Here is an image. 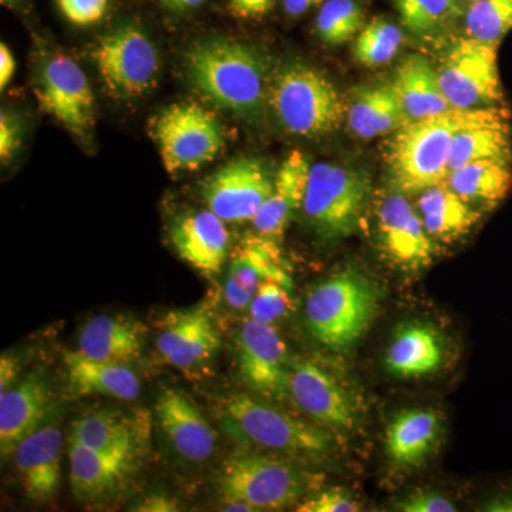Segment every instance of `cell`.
I'll list each match as a JSON object with an SVG mask.
<instances>
[{
	"label": "cell",
	"mask_w": 512,
	"mask_h": 512,
	"mask_svg": "<svg viewBox=\"0 0 512 512\" xmlns=\"http://www.w3.org/2000/svg\"><path fill=\"white\" fill-rule=\"evenodd\" d=\"M184 64L192 86L220 109L241 117L264 109L271 80L255 47L231 39L201 40L188 49Z\"/></svg>",
	"instance_id": "cell-1"
},
{
	"label": "cell",
	"mask_w": 512,
	"mask_h": 512,
	"mask_svg": "<svg viewBox=\"0 0 512 512\" xmlns=\"http://www.w3.org/2000/svg\"><path fill=\"white\" fill-rule=\"evenodd\" d=\"M476 110L454 109L397 128L384 150L394 190L421 194L446 183L454 136L473 119Z\"/></svg>",
	"instance_id": "cell-2"
},
{
	"label": "cell",
	"mask_w": 512,
	"mask_h": 512,
	"mask_svg": "<svg viewBox=\"0 0 512 512\" xmlns=\"http://www.w3.org/2000/svg\"><path fill=\"white\" fill-rule=\"evenodd\" d=\"M382 302V289L356 266L340 269L306 299V322L313 338L345 352L365 335Z\"/></svg>",
	"instance_id": "cell-3"
},
{
	"label": "cell",
	"mask_w": 512,
	"mask_h": 512,
	"mask_svg": "<svg viewBox=\"0 0 512 512\" xmlns=\"http://www.w3.org/2000/svg\"><path fill=\"white\" fill-rule=\"evenodd\" d=\"M268 101L288 133L320 137L338 130L346 104L328 77L308 63L288 62L276 70Z\"/></svg>",
	"instance_id": "cell-4"
},
{
	"label": "cell",
	"mask_w": 512,
	"mask_h": 512,
	"mask_svg": "<svg viewBox=\"0 0 512 512\" xmlns=\"http://www.w3.org/2000/svg\"><path fill=\"white\" fill-rule=\"evenodd\" d=\"M220 416L229 436L247 446L313 458L328 456L333 450L330 431L296 419L247 394L224 400Z\"/></svg>",
	"instance_id": "cell-5"
},
{
	"label": "cell",
	"mask_w": 512,
	"mask_h": 512,
	"mask_svg": "<svg viewBox=\"0 0 512 512\" xmlns=\"http://www.w3.org/2000/svg\"><path fill=\"white\" fill-rule=\"evenodd\" d=\"M217 484L225 511H278L302 497L308 478L285 461L242 451L221 464Z\"/></svg>",
	"instance_id": "cell-6"
},
{
	"label": "cell",
	"mask_w": 512,
	"mask_h": 512,
	"mask_svg": "<svg viewBox=\"0 0 512 512\" xmlns=\"http://www.w3.org/2000/svg\"><path fill=\"white\" fill-rule=\"evenodd\" d=\"M370 194L372 183L362 171L339 164H313L302 210L319 237L335 241L359 229Z\"/></svg>",
	"instance_id": "cell-7"
},
{
	"label": "cell",
	"mask_w": 512,
	"mask_h": 512,
	"mask_svg": "<svg viewBox=\"0 0 512 512\" xmlns=\"http://www.w3.org/2000/svg\"><path fill=\"white\" fill-rule=\"evenodd\" d=\"M164 168L170 174L195 171L215 160L227 143L221 121L197 103H175L151 124Z\"/></svg>",
	"instance_id": "cell-8"
},
{
	"label": "cell",
	"mask_w": 512,
	"mask_h": 512,
	"mask_svg": "<svg viewBox=\"0 0 512 512\" xmlns=\"http://www.w3.org/2000/svg\"><path fill=\"white\" fill-rule=\"evenodd\" d=\"M104 87L121 100L137 99L156 86L160 57L146 33L134 25L106 33L93 49Z\"/></svg>",
	"instance_id": "cell-9"
},
{
	"label": "cell",
	"mask_w": 512,
	"mask_h": 512,
	"mask_svg": "<svg viewBox=\"0 0 512 512\" xmlns=\"http://www.w3.org/2000/svg\"><path fill=\"white\" fill-rule=\"evenodd\" d=\"M497 49L466 37L448 50L437 74L441 90L454 109L504 106Z\"/></svg>",
	"instance_id": "cell-10"
},
{
	"label": "cell",
	"mask_w": 512,
	"mask_h": 512,
	"mask_svg": "<svg viewBox=\"0 0 512 512\" xmlns=\"http://www.w3.org/2000/svg\"><path fill=\"white\" fill-rule=\"evenodd\" d=\"M40 109L59 121L73 136L87 138L94 127L92 86L79 63L64 53L47 56L35 80Z\"/></svg>",
	"instance_id": "cell-11"
},
{
	"label": "cell",
	"mask_w": 512,
	"mask_h": 512,
	"mask_svg": "<svg viewBox=\"0 0 512 512\" xmlns=\"http://www.w3.org/2000/svg\"><path fill=\"white\" fill-rule=\"evenodd\" d=\"M274 181L261 161L241 157L205 178L201 195L222 221L241 224L254 220L274 190Z\"/></svg>",
	"instance_id": "cell-12"
},
{
	"label": "cell",
	"mask_w": 512,
	"mask_h": 512,
	"mask_svg": "<svg viewBox=\"0 0 512 512\" xmlns=\"http://www.w3.org/2000/svg\"><path fill=\"white\" fill-rule=\"evenodd\" d=\"M376 228L383 255L396 268L419 272L433 262L436 255L433 238L403 192H390L380 200Z\"/></svg>",
	"instance_id": "cell-13"
},
{
	"label": "cell",
	"mask_w": 512,
	"mask_h": 512,
	"mask_svg": "<svg viewBox=\"0 0 512 512\" xmlns=\"http://www.w3.org/2000/svg\"><path fill=\"white\" fill-rule=\"evenodd\" d=\"M74 440L106 456L140 464L151 441V417L144 410L94 409L73 423Z\"/></svg>",
	"instance_id": "cell-14"
},
{
	"label": "cell",
	"mask_w": 512,
	"mask_h": 512,
	"mask_svg": "<svg viewBox=\"0 0 512 512\" xmlns=\"http://www.w3.org/2000/svg\"><path fill=\"white\" fill-rule=\"evenodd\" d=\"M220 345V333L210 311L197 306L165 315L156 346L160 362L188 373L210 365Z\"/></svg>",
	"instance_id": "cell-15"
},
{
	"label": "cell",
	"mask_w": 512,
	"mask_h": 512,
	"mask_svg": "<svg viewBox=\"0 0 512 512\" xmlns=\"http://www.w3.org/2000/svg\"><path fill=\"white\" fill-rule=\"evenodd\" d=\"M237 348L239 372L252 390L268 397L288 394L291 359L274 326L245 320L239 329Z\"/></svg>",
	"instance_id": "cell-16"
},
{
	"label": "cell",
	"mask_w": 512,
	"mask_h": 512,
	"mask_svg": "<svg viewBox=\"0 0 512 512\" xmlns=\"http://www.w3.org/2000/svg\"><path fill=\"white\" fill-rule=\"evenodd\" d=\"M288 394L320 426L352 430L357 409L352 396L329 372L305 360H291Z\"/></svg>",
	"instance_id": "cell-17"
},
{
	"label": "cell",
	"mask_w": 512,
	"mask_h": 512,
	"mask_svg": "<svg viewBox=\"0 0 512 512\" xmlns=\"http://www.w3.org/2000/svg\"><path fill=\"white\" fill-rule=\"evenodd\" d=\"M265 281L281 282L292 288V278L274 239L256 235L239 245L224 285L229 308L244 311L251 305L259 286Z\"/></svg>",
	"instance_id": "cell-18"
},
{
	"label": "cell",
	"mask_w": 512,
	"mask_h": 512,
	"mask_svg": "<svg viewBox=\"0 0 512 512\" xmlns=\"http://www.w3.org/2000/svg\"><path fill=\"white\" fill-rule=\"evenodd\" d=\"M158 424L174 453L190 463H204L215 453L217 433L190 397L164 389L156 403Z\"/></svg>",
	"instance_id": "cell-19"
},
{
	"label": "cell",
	"mask_w": 512,
	"mask_h": 512,
	"mask_svg": "<svg viewBox=\"0 0 512 512\" xmlns=\"http://www.w3.org/2000/svg\"><path fill=\"white\" fill-rule=\"evenodd\" d=\"M53 412V392L42 373L26 376L22 382L0 394V451L12 456L23 439L40 429Z\"/></svg>",
	"instance_id": "cell-20"
},
{
	"label": "cell",
	"mask_w": 512,
	"mask_h": 512,
	"mask_svg": "<svg viewBox=\"0 0 512 512\" xmlns=\"http://www.w3.org/2000/svg\"><path fill=\"white\" fill-rule=\"evenodd\" d=\"M63 436L47 421L13 451L16 471L29 500L45 503L55 497L62 481Z\"/></svg>",
	"instance_id": "cell-21"
},
{
	"label": "cell",
	"mask_w": 512,
	"mask_h": 512,
	"mask_svg": "<svg viewBox=\"0 0 512 512\" xmlns=\"http://www.w3.org/2000/svg\"><path fill=\"white\" fill-rule=\"evenodd\" d=\"M170 239L178 256L207 278L220 274L227 261L228 229L225 221L210 210L175 218Z\"/></svg>",
	"instance_id": "cell-22"
},
{
	"label": "cell",
	"mask_w": 512,
	"mask_h": 512,
	"mask_svg": "<svg viewBox=\"0 0 512 512\" xmlns=\"http://www.w3.org/2000/svg\"><path fill=\"white\" fill-rule=\"evenodd\" d=\"M511 114L504 106L477 109L473 119L460 128L451 147L450 173L478 160L511 163Z\"/></svg>",
	"instance_id": "cell-23"
},
{
	"label": "cell",
	"mask_w": 512,
	"mask_h": 512,
	"mask_svg": "<svg viewBox=\"0 0 512 512\" xmlns=\"http://www.w3.org/2000/svg\"><path fill=\"white\" fill-rule=\"evenodd\" d=\"M312 164L301 151L285 158L274 181V190L252 224L259 235L278 242L284 237L293 215L302 210Z\"/></svg>",
	"instance_id": "cell-24"
},
{
	"label": "cell",
	"mask_w": 512,
	"mask_h": 512,
	"mask_svg": "<svg viewBox=\"0 0 512 512\" xmlns=\"http://www.w3.org/2000/svg\"><path fill=\"white\" fill-rule=\"evenodd\" d=\"M63 363L66 367L67 387L72 397L103 394L124 402H133L140 396V380L123 363L93 359L79 350H66Z\"/></svg>",
	"instance_id": "cell-25"
},
{
	"label": "cell",
	"mask_w": 512,
	"mask_h": 512,
	"mask_svg": "<svg viewBox=\"0 0 512 512\" xmlns=\"http://www.w3.org/2000/svg\"><path fill=\"white\" fill-rule=\"evenodd\" d=\"M70 484L80 500L94 501L116 493L137 471V464L106 456L70 437Z\"/></svg>",
	"instance_id": "cell-26"
},
{
	"label": "cell",
	"mask_w": 512,
	"mask_h": 512,
	"mask_svg": "<svg viewBox=\"0 0 512 512\" xmlns=\"http://www.w3.org/2000/svg\"><path fill=\"white\" fill-rule=\"evenodd\" d=\"M146 332V326L131 316H96L80 330L79 352L128 365L141 356Z\"/></svg>",
	"instance_id": "cell-27"
},
{
	"label": "cell",
	"mask_w": 512,
	"mask_h": 512,
	"mask_svg": "<svg viewBox=\"0 0 512 512\" xmlns=\"http://www.w3.org/2000/svg\"><path fill=\"white\" fill-rule=\"evenodd\" d=\"M392 84L407 121L429 119L454 110L441 90L437 70L424 56H407L397 67Z\"/></svg>",
	"instance_id": "cell-28"
},
{
	"label": "cell",
	"mask_w": 512,
	"mask_h": 512,
	"mask_svg": "<svg viewBox=\"0 0 512 512\" xmlns=\"http://www.w3.org/2000/svg\"><path fill=\"white\" fill-rule=\"evenodd\" d=\"M443 359L440 333L433 326L412 323L397 330L384 357V366L393 376L414 379L437 372Z\"/></svg>",
	"instance_id": "cell-29"
},
{
	"label": "cell",
	"mask_w": 512,
	"mask_h": 512,
	"mask_svg": "<svg viewBox=\"0 0 512 512\" xmlns=\"http://www.w3.org/2000/svg\"><path fill=\"white\" fill-rule=\"evenodd\" d=\"M440 431L439 414L434 410H403L387 426V456L396 466H419L436 447Z\"/></svg>",
	"instance_id": "cell-30"
},
{
	"label": "cell",
	"mask_w": 512,
	"mask_h": 512,
	"mask_svg": "<svg viewBox=\"0 0 512 512\" xmlns=\"http://www.w3.org/2000/svg\"><path fill=\"white\" fill-rule=\"evenodd\" d=\"M346 119L350 130L360 138L384 136L407 123L393 84L356 89L346 111Z\"/></svg>",
	"instance_id": "cell-31"
},
{
	"label": "cell",
	"mask_w": 512,
	"mask_h": 512,
	"mask_svg": "<svg viewBox=\"0 0 512 512\" xmlns=\"http://www.w3.org/2000/svg\"><path fill=\"white\" fill-rule=\"evenodd\" d=\"M417 207L430 237L446 242L467 235L483 217V212L463 200L446 183L421 192Z\"/></svg>",
	"instance_id": "cell-32"
},
{
	"label": "cell",
	"mask_w": 512,
	"mask_h": 512,
	"mask_svg": "<svg viewBox=\"0 0 512 512\" xmlns=\"http://www.w3.org/2000/svg\"><path fill=\"white\" fill-rule=\"evenodd\" d=\"M446 184L474 207L493 210L512 190L511 163L478 160L448 173Z\"/></svg>",
	"instance_id": "cell-33"
},
{
	"label": "cell",
	"mask_w": 512,
	"mask_h": 512,
	"mask_svg": "<svg viewBox=\"0 0 512 512\" xmlns=\"http://www.w3.org/2000/svg\"><path fill=\"white\" fill-rule=\"evenodd\" d=\"M365 26L366 13L359 0H326L316 18V32L330 46L345 45Z\"/></svg>",
	"instance_id": "cell-34"
},
{
	"label": "cell",
	"mask_w": 512,
	"mask_h": 512,
	"mask_svg": "<svg viewBox=\"0 0 512 512\" xmlns=\"http://www.w3.org/2000/svg\"><path fill=\"white\" fill-rule=\"evenodd\" d=\"M402 45L403 33L399 26L387 19L376 18L356 36L353 56L363 66L379 67L393 60Z\"/></svg>",
	"instance_id": "cell-35"
},
{
	"label": "cell",
	"mask_w": 512,
	"mask_h": 512,
	"mask_svg": "<svg viewBox=\"0 0 512 512\" xmlns=\"http://www.w3.org/2000/svg\"><path fill=\"white\" fill-rule=\"evenodd\" d=\"M512 30V0H477L466 13V33L485 45L500 46Z\"/></svg>",
	"instance_id": "cell-36"
},
{
	"label": "cell",
	"mask_w": 512,
	"mask_h": 512,
	"mask_svg": "<svg viewBox=\"0 0 512 512\" xmlns=\"http://www.w3.org/2000/svg\"><path fill=\"white\" fill-rule=\"evenodd\" d=\"M403 26L416 35H427L451 22L460 9L457 0H394Z\"/></svg>",
	"instance_id": "cell-37"
},
{
	"label": "cell",
	"mask_w": 512,
	"mask_h": 512,
	"mask_svg": "<svg viewBox=\"0 0 512 512\" xmlns=\"http://www.w3.org/2000/svg\"><path fill=\"white\" fill-rule=\"evenodd\" d=\"M291 291L292 288L282 285L281 282H262L249 305V318L274 325L291 311Z\"/></svg>",
	"instance_id": "cell-38"
},
{
	"label": "cell",
	"mask_w": 512,
	"mask_h": 512,
	"mask_svg": "<svg viewBox=\"0 0 512 512\" xmlns=\"http://www.w3.org/2000/svg\"><path fill=\"white\" fill-rule=\"evenodd\" d=\"M359 504L342 488H328L299 505V512H357Z\"/></svg>",
	"instance_id": "cell-39"
},
{
	"label": "cell",
	"mask_w": 512,
	"mask_h": 512,
	"mask_svg": "<svg viewBox=\"0 0 512 512\" xmlns=\"http://www.w3.org/2000/svg\"><path fill=\"white\" fill-rule=\"evenodd\" d=\"M60 10L77 26H90L100 22L109 0H57Z\"/></svg>",
	"instance_id": "cell-40"
},
{
	"label": "cell",
	"mask_w": 512,
	"mask_h": 512,
	"mask_svg": "<svg viewBox=\"0 0 512 512\" xmlns=\"http://www.w3.org/2000/svg\"><path fill=\"white\" fill-rule=\"evenodd\" d=\"M396 510L403 512H456L453 501L431 490H416L397 501Z\"/></svg>",
	"instance_id": "cell-41"
},
{
	"label": "cell",
	"mask_w": 512,
	"mask_h": 512,
	"mask_svg": "<svg viewBox=\"0 0 512 512\" xmlns=\"http://www.w3.org/2000/svg\"><path fill=\"white\" fill-rule=\"evenodd\" d=\"M23 143V127L16 114L2 110L0 113V160L3 164L18 154Z\"/></svg>",
	"instance_id": "cell-42"
},
{
	"label": "cell",
	"mask_w": 512,
	"mask_h": 512,
	"mask_svg": "<svg viewBox=\"0 0 512 512\" xmlns=\"http://www.w3.org/2000/svg\"><path fill=\"white\" fill-rule=\"evenodd\" d=\"M276 0H228L229 9L242 19H259L275 8Z\"/></svg>",
	"instance_id": "cell-43"
},
{
	"label": "cell",
	"mask_w": 512,
	"mask_h": 512,
	"mask_svg": "<svg viewBox=\"0 0 512 512\" xmlns=\"http://www.w3.org/2000/svg\"><path fill=\"white\" fill-rule=\"evenodd\" d=\"M180 510L177 501L167 494H151L133 508L138 512H175Z\"/></svg>",
	"instance_id": "cell-44"
},
{
	"label": "cell",
	"mask_w": 512,
	"mask_h": 512,
	"mask_svg": "<svg viewBox=\"0 0 512 512\" xmlns=\"http://www.w3.org/2000/svg\"><path fill=\"white\" fill-rule=\"evenodd\" d=\"M20 372L19 359L10 353H3L0 357V394L8 392L18 379Z\"/></svg>",
	"instance_id": "cell-45"
},
{
	"label": "cell",
	"mask_w": 512,
	"mask_h": 512,
	"mask_svg": "<svg viewBox=\"0 0 512 512\" xmlns=\"http://www.w3.org/2000/svg\"><path fill=\"white\" fill-rule=\"evenodd\" d=\"M478 511L512 512V484L495 491L478 507Z\"/></svg>",
	"instance_id": "cell-46"
},
{
	"label": "cell",
	"mask_w": 512,
	"mask_h": 512,
	"mask_svg": "<svg viewBox=\"0 0 512 512\" xmlns=\"http://www.w3.org/2000/svg\"><path fill=\"white\" fill-rule=\"evenodd\" d=\"M16 62L5 43L0 45V89L5 90L9 86L10 80L15 76Z\"/></svg>",
	"instance_id": "cell-47"
},
{
	"label": "cell",
	"mask_w": 512,
	"mask_h": 512,
	"mask_svg": "<svg viewBox=\"0 0 512 512\" xmlns=\"http://www.w3.org/2000/svg\"><path fill=\"white\" fill-rule=\"evenodd\" d=\"M320 3H323V0H284L285 10L289 16H301Z\"/></svg>",
	"instance_id": "cell-48"
},
{
	"label": "cell",
	"mask_w": 512,
	"mask_h": 512,
	"mask_svg": "<svg viewBox=\"0 0 512 512\" xmlns=\"http://www.w3.org/2000/svg\"><path fill=\"white\" fill-rule=\"evenodd\" d=\"M165 9L175 13L188 12L201 6L205 0H160Z\"/></svg>",
	"instance_id": "cell-49"
},
{
	"label": "cell",
	"mask_w": 512,
	"mask_h": 512,
	"mask_svg": "<svg viewBox=\"0 0 512 512\" xmlns=\"http://www.w3.org/2000/svg\"><path fill=\"white\" fill-rule=\"evenodd\" d=\"M13 2H16V0H0V3H2L3 6L12 5Z\"/></svg>",
	"instance_id": "cell-50"
},
{
	"label": "cell",
	"mask_w": 512,
	"mask_h": 512,
	"mask_svg": "<svg viewBox=\"0 0 512 512\" xmlns=\"http://www.w3.org/2000/svg\"><path fill=\"white\" fill-rule=\"evenodd\" d=\"M464 2L473 3V2H477V0H464Z\"/></svg>",
	"instance_id": "cell-51"
}]
</instances>
